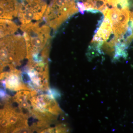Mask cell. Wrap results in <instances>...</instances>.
<instances>
[{"instance_id": "6da1fadb", "label": "cell", "mask_w": 133, "mask_h": 133, "mask_svg": "<svg viewBox=\"0 0 133 133\" xmlns=\"http://www.w3.org/2000/svg\"><path fill=\"white\" fill-rule=\"evenodd\" d=\"M78 11L77 5H71L67 0H51L44 17L50 27L57 29L70 16Z\"/></svg>"}, {"instance_id": "7a4b0ae2", "label": "cell", "mask_w": 133, "mask_h": 133, "mask_svg": "<svg viewBox=\"0 0 133 133\" xmlns=\"http://www.w3.org/2000/svg\"><path fill=\"white\" fill-rule=\"evenodd\" d=\"M47 7L48 5L43 0H23L19 2L17 16L21 26L42 20Z\"/></svg>"}, {"instance_id": "3957f363", "label": "cell", "mask_w": 133, "mask_h": 133, "mask_svg": "<svg viewBox=\"0 0 133 133\" xmlns=\"http://www.w3.org/2000/svg\"><path fill=\"white\" fill-rule=\"evenodd\" d=\"M26 42L23 36L12 35L1 38V58L4 62H18L25 54Z\"/></svg>"}, {"instance_id": "277c9868", "label": "cell", "mask_w": 133, "mask_h": 133, "mask_svg": "<svg viewBox=\"0 0 133 133\" xmlns=\"http://www.w3.org/2000/svg\"><path fill=\"white\" fill-rule=\"evenodd\" d=\"M18 0H1V19L12 20L17 15L18 12Z\"/></svg>"}, {"instance_id": "5b68a950", "label": "cell", "mask_w": 133, "mask_h": 133, "mask_svg": "<svg viewBox=\"0 0 133 133\" xmlns=\"http://www.w3.org/2000/svg\"><path fill=\"white\" fill-rule=\"evenodd\" d=\"M93 38L92 43H99L107 41L112 33L113 24L109 17L105 16L101 25Z\"/></svg>"}, {"instance_id": "8992f818", "label": "cell", "mask_w": 133, "mask_h": 133, "mask_svg": "<svg viewBox=\"0 0 133 133\" xmlns=\"http://www.w3.org/2000/svg\"><path fill=\"white\" fill-rule=\"evenodd\" d=\"M0 27L1 38L14 34L17 31L19 26L14 22L9 19H1Z\"/></svg>"}, {"instance_id": "52a82bcc", "label": "cell", "mask_w": 133, "mask_h": 133, "mask_svg": "<svg viewBox=\"0 0 133 133\" xmlns=\"http://www.w3.org/2000/svg\"><path fill=\"white\" fill-rule=\"evenodd\" d=\"M128 46L126 45L124 42L119 41L115 45V54L114 60L117 61L121 58H125L128 56L126 49Z\"/></svg>"}, {"instance_id": "ba28073f", "label": "cell", "mask_w": 133, "mask_h": 133, "mask_svg": "<svg viewBox=\"0 0 133 133\" xmlns=\"http://www.w3.org/2000/svg\"><path fill=\"white\" fill-rule=\"evenodd\" d=\"M93 1L94 9L103 13L108 8L105 0H93Z\"/></svg>"}, {"instance_id": "9c48e42d", "label": "cell", "mask_w": 133, "mask_h": 133, "mask_svg": "<svg viewBox=\"0 0 133 133\" xmlns=\"http://www.w3.org/2000/svg\"><path fill=\"white\" fill-rule=\"evenodd\" d=\"M83 2L85 7V10L94 9L93 0H84Z\"/></svg>"}, {"instance_id": "30bf717a", "label": "cell", "mask_w": 133, "mask_h": 133, "mask_svg": "<svg viewBox=\"0 0 133 133\" xmlns=\"http://www.w3.org/2000/svg\"><path fill=\"white\" fill-rule=\"evenodd\" d=\"M77 5L78 8L79 12L82 14H84L85 10V8L83 2H78L77 3Z\"/></svg>"}, {"instance_id": "8fae6325", "label": "cell", "mask_w": 133, "mask_h": 133, "mask_svg": "<svg viewBox=\"0 0 133 133\" xmlns=\"http://www.w3.org/2000/svg\"><path fill=\"white\" fill-rule=\"evenodd\" d=\"M20 1H23V0H20Z\"/></svg>"}]
</instances>
